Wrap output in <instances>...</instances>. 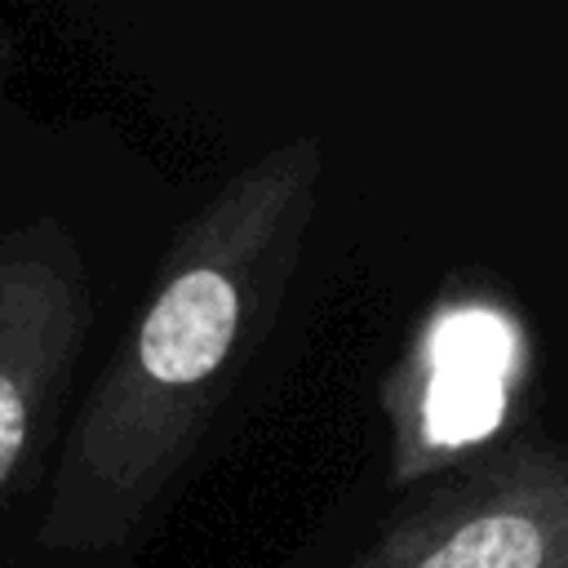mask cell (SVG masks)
Listing matches in <instances>:
<instances>
[{"label": "cell", "instance_id": "1", "mask_svg": "<svg viewBox=\"0 0 568 568\" xmlns=\"http://www.w3.org/2000/svg\"><path fill=\"white\" fill-rule=\"evenodd\" d=\"M315 186L320 146H280L173 240L58 457L36 528L44 550H106L142 528L209 426L266 293H280Z\"/></svg>", "mask_w": 568, "mask_h": 568}, {"label": "cell", "instance_id": "2", "mask_svg": "<svg viewBox=\"0 0 568 568\" xmlns=\"http://www.w3.org/2000/svg\"><path fill=\"white\" fill-rule=\"evenodd\" d=\"M89 315L84 257L53 217L0 231V497L62 404Z\"/></svg>", "mask_w": 568, "mask_h": 568}, {"label": "cell", "instance_id": "3", "mask_svg": "<svg viewBox=\"0 0 568 568\" xmlns=\"http://www.w3.org/2000/svg\"><path fill=\"white\" fill-rule=\"evenodd\" d=\"M355 568H568V457L519 453L479 470Z\"/></svg>", "mask_w": 568, "mask_h": 568}, {"label": "cell", "instance_id": "4", "mask_svg": "<svg viewBox=\"0 0 568 568\" xmlns=\"http://www.w3.org/2000/svg\"><path fill=\"white\" fill-rule=\"evenodd\" d=\"M506 408V377L470 373V368H430L422 395V426L426 439L439 448L470 444L501 422Z\"/></svg>", "mask_w": 568, "mask_h": 568}]
</instances>
